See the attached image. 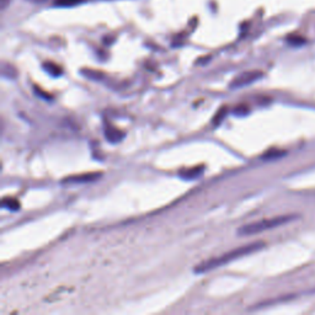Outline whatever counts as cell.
Wrapping results in <instances>:
<instances>
[{
	"instance_id": "cell-2",
	"label": "cell",
	"mask_w": 315,
	"mask_h": 315,
	"mask_svg": "<svg viewBox=\"0 0 315 315\" xmlns=\"http://www.w3.org/2000/svg\"><path fill=\"white\" fill-rule=\"evenodd\" d=\"M297 217L295 216H280V217H274V218L270 219H262V221L255 222V223L247 224V225H243L242 228L238 230V234L242 236L247 235H254V234L262 233L265 230H270V229L277 228V226L283 225V224H287L290 222H292L293 219H295Z\"/></svg>"
},
{
	"instance_id": "cell-10",
	"label": "cell",
	"mask_w": 315,
	"mask_h": 315,
	"mask_svg": "<svg viewBox=\"0 0 315 315\" xmlns=\"http://www.w3.org/2000/svg\"><path fill=\"white\" fill-rule=\"evenodd\" d=\"M287 41L290 42L291 45H293V46H300V45L304 44L305 40L303 37H300V36L292 35V36H288Z\"/></svg>"
},
{
	"instance_id": "cell-8",
	"label": "cell",
	"mask_w": 315,
	"mask_h": 315,
	"mask_svg": "<svg viewBox=\"0 0 315 315\" xmlns=\"http://www.w3.org/2000/svg\"><path fill=\"white\" fill-rule=\"evenodd\" d=\"M4 208L10 209V211H19L20 209V203L15 199H4L1 202Z\"/></svg>"
},
{
	"instance_id": "cell-3",
	"label": "cell",
	"mask_w": 315,
	"mask_h": 315,
	"mask_svg": "<svg viewBox=\"0 0 315 315\" xmlns=\"http://www.w3.org/2000/svg\"><path fill=\"white\" fill-rule=\"evenodd\" d=\"M262 75H264L262 71L259 70H250L242 73L240 75L233 79V82L230 83V89H240V88L252 84L256 80H259L260 78H262Z\"/></svg>"
},
{
	"instance_id": "cell-11",
	"label": "cell",
	"mask_w": 315,
	"mask_h": 315,
	"mask_svg": "<svg viewBox=\"0 0 315 315\" xmlns=\"http://www.w3.org/2000/svg\"><path fill=\"white\" fill-rule=\"evenodd\" d=\"M225 113H226L225 107H222V110H219L218 113H217L216 116H214V118H213V123H214V125L218 126L219 123H221L222 121H223L224 117H225Z\"/></svg>"
},
{
	"instance_id": "cell-12",
	"label": "cell",
	"mask_w": 315,
	"mask_h": 315,
	"mask_svg": "<svg viewBox=\"0 0 315 315\" xmlns=\"http://www.w3.org/2000/svg\"><path fill=\"white\" fill-rule=\"evenodd\" d=\"M234 113H235L236 116H245L247 113H249V107L245 106V105H240V106L236 107Z\"/></svg>"
},
{
	"instance_id": "cell-14",
	"label": "cell",
	"mask_w": 315,
	"mask_h": 315,
	"mask_svg": "<svg viewBox=\"0 0 315 315\" xmlns=\"http://www.w3.org/2000/svg\"><path fill=\"white\" fill-rule=\"evenodd\" d=\"M28 1H31V3L33 4H41L44 3V1H46V0H28Z\"/></svg>"
},
{
	"instance_id": "cell-13",
	"label": "cell",
	"mask_w": 315,
	"mask_h": 315,
	"mask_svg": "<svg viewBox=\"0 0 315 315\" xmlns=\"http://www.w3.org/2000/svg\"><path fill=\"white\" fill-rule=\"evenodd\" d=\"M283 153L282 152H277V150H270V152H267L266 154L264 155V159H274V158L280 157V155H282Z\"/></svg>"
},
{
	"instance_id": "cell-5",
	"label": "cell",
	"mask_w": 315,
	"mask_h": 315,
	"mask_svg": "<svg viewBox=\"0 0 315 315\" xmlns=\"http://www.w3.org/2000/svg\"><path fill=\"white\" fill-rule=\"evenodd\" d=\"M204 173L203 166H195V168L191 169H183L179 173L181 179L183 180H195V179H199L202 174Z\"/></svg>"
},
{
	"instance_id": "cell-9",
	"label": "cell",
	"mask_w": 315,
	"mask_h": 315,
	"mask_svg": "<svg viewBox=\"0 0 315 315\" xmlns=\"http://www.w3.org/2000/svg\"><path fill=\"white\" fill-rule=\"evenodd\" d=\"M84 0H54V5L57 6H73L79 3H83Z\"/></svg>"
},
{
	"instance_id": "cell-7",
	"label": "cell",
	"mask_w": 315,
	"mask_h": 315,
	"mask_svg": "<svg viewBox=\"0 0 315 315\" xmlns=\"http://www.w3.org/2000/svg\"><path fill=\"white\" fill-rule=\"evenodd\" d=\"M44 69L49 75L54 76V78L62 75V68L59 66H57V64H54L53 62H46V63H44Z\"/></svg>"
},
{
	"instance_id": "cell-4",
	"label": "cell",
	"mask_w": 315,
	"mask_h": 315,
	"mask_svg": "<svg viewBox=\"0 0 315 315\" xmlns=\"http://www.w3.org/2000/svg\"><path fill=\"white\" fill-rule=\"evenodd\" d=\"M100 176H101V174L100 173L80 174V175L68 176V178L64 179L62 182L63 183H87V182H92V181L99 180Z\"/></svg>"
},
{
	"instance_id": "cell-6",
	"label": "cell",
	"mask_w": 315,
	"mask_h": 315,
	"mask_svg": "<svg viewBox=\"0 0 315 315\" xmlns=\"http://www.w3.org/2000/svg\"><path fill=\"white\" fill-rule=\"evenodd\" d=\"M105 135H106V139L109 140L110 143H118L125 137V133L121 130H118V128L109 126V127H106V130H105Z\"/></svg>"
},
{
	"instance_id": "cell-1",
	"label": "cell",
	"mask_w": 315,
	"mask_h": 315,
	"mask_svg": "<svg viewBox=\"0 0 315 315\" xmlns=\"http://www.w3.org/2000/svg\"><path fill=\"white\" fill-rule=\"evenodd\" d=\"M265 247L264 242H255L251 243V244L243 245V247L236 248V249L230 250V251L225 252V254L221 255L218 257H214V259H209L207 261L201 262V264L196 265L195 267V273H204V272L212 271L214 269H218V267L224 266L225 264H229V262L234 261L236 259H240L243 256H247V255L252 254V252L257 251V250L262 249Z\"/></svg>"
}]
</instances>
